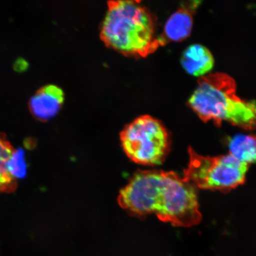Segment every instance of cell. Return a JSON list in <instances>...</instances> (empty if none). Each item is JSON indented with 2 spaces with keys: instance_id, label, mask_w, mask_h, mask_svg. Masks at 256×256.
<instances>
[{
  "instance_id": "obj_5",
  "label": "cell",
  "mask_w": 256,
  "mask_h": 256,
  "mask_svg": "<svg viewBox=\"0 0 256 256\" xmlns=\"http://www.w3.org/2000/svg\"><path fill=\"white\" fill-rule=\"evenodd\" d=\"M184 180L202 190L228 191L244 184L248 165L231 154L206 156L188 148Z\"/></svg>"
},
{
  "instance_id": "obj_7",
  "label": "cell",
  "mask_w": 256,
  "mask_h": 256,
  "mask_svg": "<svg viewBox=\"0 0 256 256\" xmlns=\"http://www.w3.org/2000/svg\"><path fill=\"white\" fill-rule=\"evenodd\" d=\"M64 101V92L55 85H48L40 88L30 101L32 114L37 119L47 120L58 113Z\"/></svg>"
},
{
  "instance_id": "obj_9",
  "label": "cell",
  "mask_w": 256,
  "mask_h": 256,
  "mask_svg": "<svg viewBox=\"0 0 256 256\" xmlns=\"http://www.w3.org/2000/svg\"><path fill=\"white\" fill-rule=\"evenodd\" d=\"M16 150L4 134L0 133V194H10L18 188V179L8 169L10 161Z\"/></svg>"
},
{
  "instance_id": "obj_1",
  "label": "cell",
  "mask_w": 256,
  "mask_h": 256,
  "mask_svg": "<svg viewBox=\"0 0 256 256\" xmlns=\"http://www.w3.org/2000/svg\"><path fill=\"white\" fill-rule=\"evenodd\" d=\"M118 202L133 216L155 214L174 226H192L202 220L194 187L172 172H136L120 190Z\"/></svg>"
},
{
  "instance_id": "obj_10",
  "label": "cell",
  "mask_w": 256,
  "mask_h": 256,
  "mask_svg": "<svg viewBox=\"0 0 256 256\" xmlns=\"http://www.w3.org/2000/svg\"><path fill=\"white\" fill-rule=\"evenodd\" d=\"M230 154L245 164L256 162V135H238L228 144Z\"/></svg>"
},
{
  "instance_id": "obj_4",
  "label": "cell",
  "mask_w": 256,
  "mask_h": 256,
  "mask_svg": "<svg viewBox=\"0 0 256 256\" xmlns=\"http://www.w3.org/2000/svg\"><path fill=\"white\" fill-rule=\"evenodd\" d=\"M120 138L128 158L139 164H162L170 149L167 130L161 122L150 115H142L127 124Z\"/></svg>"
},
{
  "instance_id": "obj_3",
  "label": "cell",
  "mask_w": 256,
  "mask_h": 256,
  "mask_svg": "<svg viewBox=\"0 0 256 256\" xmlns=\"http://www.w3.org/2000/svg\"><path fill=\"white\" fill-rule=\"evenodd\" d=\"M232 76L222 72L202 76L188 104L204 122L222 121L246 130H256V102L240 98Z\"/></svg>"
},
{
  "instance_id": "obj_8",
  "label": "cell",
  "mask_w": 256,
  "mask_h": 256,
  "mask_svg": "<svg viewBox=\"0 0 256 256\" xmlns=\"http://www.w3.org/2000/svg\"><path fill=\"white\" fill-rule=\"evenodd\" d=\"M181 64L190 74L202 78L212 70L214 59L212 54L206 46L194 44L184 51Z\"/></svg>"
},
{
  "instance_id": "obj_2",
  "label": "cell",
  "mask_w": 256,
  "mask_h": 256,
  "mask_svg": "<svg viewBox=\"0 0 256 256\" xmlns=\"http://www.w3.org/2000/svg\"><path fill=\"white\" fill-rule=\"evenodd\" d=\"M100 36L106 46L128 56L146 57L162 46L154 16L136 0L108 2Z\"/></svg>"
},
{
  "instance_id": "obj_6",
  "label": "cell",
  "mask_w": 256,
  "mask_h": 256,
  "mask_svg": "<svg viewBox=\"0 0 256 256\" xmlns=\"http://www.w3.org/2000/svg\"><path fill=\"white\" fill-rule=\"evenodd\" d=\"M200 2H184L174 12L164 26L162 34L160 36L162 46L170 42H178L190 36L194 23V14Z\"/></svg>"
},
{
  "instance_id": "obj_11",
  "label": "cell",
  "mask_w": 256,
  "mask_h": 256,
  "mask_svg": "<svg viewBox=\"0 0 256 256\" xmlns=\"http://www.w3.org/2000/svg\"><path fill=\"white\" fill-rule=\"evenodd\" d=\"M10 172L16 179L24 178L26 172V166L24 159V153L22 150H16L8 164Z\"/></svg>"
}]
</instances>
